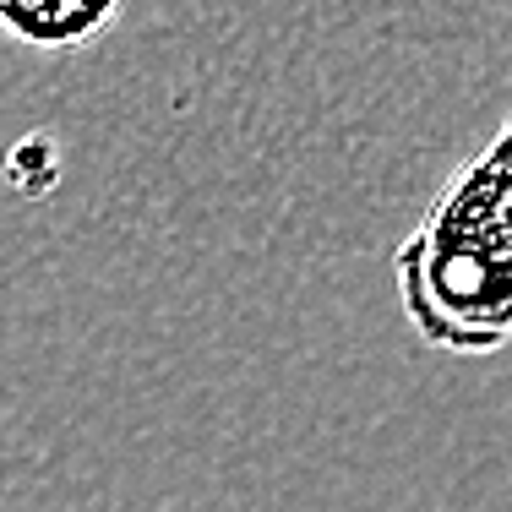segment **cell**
<instances>
[{
	"instance_id": "2",
	"label": "cell",
	"mask_w": 512,
	"mask_h": 512,
	"mask_svg": "<svg viewBox=\"0 0 512 512\" xmlns=\"http://www.w3.org/2000/svg\"><path fill=\"white\" fill-rule=\"evenodd\" d=\"M126 0H0V33L22 50L71 55L99 44Z\"/></svg>"
},
{
	"instance_id": "1",
	"label": "cell",
	"mask_w": 512,
	"mask_h": 512,
	"mask_svg": "<svg viewBox=\"0 0 512 512\" xmlns=\"http://www.w3.org/2000/svg\"><path fill=\"white\" fill-rule=\"evenodd\" d=\"M393 267L420 344L447 355L512 344V115L447 180Z\"/></svg>"
}]
</instances>
